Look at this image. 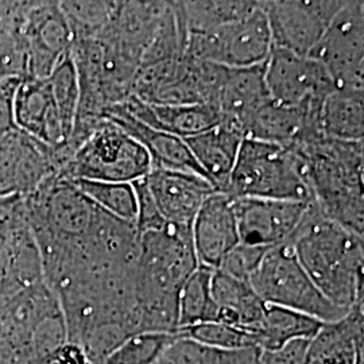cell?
<instances>
[{
  "mask_svg": "<svg viewBox=\"0 0 364 364\" xmlns=\"http://www.w3.org/2000/svg\"><path fill=\"white\" fill-rule=\"evenodd\" d=\"M287 243L331 302L347 311L363 304V236L326 219L312 201Z\"/></svg>",
  "mask_w": 364,
  "mask_h": 364,
  "instance_id": "cell-1",
  "label": "cell"
},
{
  "mask_svg": "<svg viewBox=\"0 0 364 364\" xmlns=\"http://www.w3.org/2000/svg\"><path fill=\"white\" fill-rule=\"evenodd\" d=\"M364 142L313 138L291 147L302 159L313 203L326 219L363 236Z\"/></svg>",
  "mask_w": 364,
  "mask_h": 364,
  "instance_id": "cell-2",
  "label": "cell"
},
{
  "mask_svg": "<svg viewBox=\"0 0 364 364\" xmlns=\"http://www.w3.org/2000/svg\"><path fill=\"white\" fill-rule=\"evenodd\" d=\"M231 198L313 201L301 156L279 144L245 138L227 189Z\"/></svg>",
  "mask_w": 364,
  "mask_h": 364,
  "instance_id": "cell-3",
  "label": "cell"
},
{
  "mask_svg": "<svg viewBox=\"0 0 364 364\" xmlns=\"http://www.w3.org/2000/svg\"><path fill=\"white\" fill-rule=\"evenodd\" d=\"M250 285L264 304L305 313L324 324L350 313L331 302L313 284L289 243L269 248Z\"/></svg>",
  "mask_w": 364,
  "mask_h": 364,
  "instance_id": "cell-4",
  "label": "cell"
},
{
  "mask_svg": "<svg viewBox=\"0 0 364 364\" xmlns=\"http://www.w3.org/2000/svg\"><path fill=\"white\" fill-rule=\"evenodd\" d=\"M153 169L142 144L114 123H105L80 144L58 173L65 180L124 182L144 178Z\"/></svg>",
  "mask_w": 364,
  "mask_h": 364,
  "instance_id": "cell-5",
  "label": "cell"
},
{
  "mask_svg": "<svg viewBox=\"0 0 364 364\" xmlns=\"http://www.w3.org/2000/svg\"><path fill=\"white\" fill-rule=\"evenodd\" d=\"M272 50V33L260 1L247 16L205 34L188 36L185 42V55L232 69L263 65Z\"/></svg>",
  "mask_w": 364,
  "mask_h": 364,
  "instance_id": "cell-6",
  "label": "cell"
},
{
  "mask_svg": "<svg viewBox=\"0 0 364 364\" xmlns=\"http://www.w3.org/2000/svg\"><path fill=\"white\" fill-rule=\"evenodd\" d=\"M308 57L326 68L336 90H364L363 1H346Z\"/></svg>",
  "mask_w": 364,
  "mask_h": 364,
  "instance_id": "cell-7",
  "label": "cell"
},
{
  "mask_svg": "<svg viewBox=\"0 0 364 364\" xmlns=\"http://www.w3.org/2000/svg\"><path fill=\"white\" fill-rule=\"evenodd\" d=\"M347 0H269L260 1L273 48L308 57L323 38Z\"/></svg>",
  "mask_w": 364,
  "mask_h": 364,
  "instance_id": "cell-8",
  "label": "cell"
},
{
  "mask_svg": "<svg viewBox=\"0 0 364 364\" xmlns=\"http://www.w3.org/2000/svg\"><path fill=\"white\" fill-rule=\"evenodd\" d=\"M54 176L49 147L16 127L0 135V198L28 197Z\"/></svg>",
  "mask_w": 364,
  "mask_h": 364,
  "instance_id": "cell-9",
  "label": "cell"
},
{
  "mask_svg": "<svg viewBox=\"0 0 364 364\" xmlns=\"http://www.w3.org/2000/svg\"><path fill=\"white\" fill-rule=\"evenodd\" d=\"M264 81L272 100L285 105L323 103L336 90L318 61L278 48L264 64Z\"/></svg>",
  "mask_w": 364,
  "mask_h": 364,
  "instance_id": "cell-10",
  "label": "cell"
},
{
  "mask_svg": "<svg viewBox=\"0 0 364 364\" xmlns=\"http://www.w3.org/2000/svg\"><path fill=\"white\" fill-rule=\"evenodd\" d=\"M312 201L232 198L240 243L272 248L287 243Z\"/></svg>",
  "mask_w": 364,
  "mask_h": 364,
  "instance_id": "cell-11",
  "label": "cell"
},
{
  "mask_svg": "<svg viewBox=\"0 0 364 364\" xmlns=\"http://www.w3.org/2000/svg\"><path fill=\"white\" fill-rule=\"evenodd\" d=\"M22 37L26 48V77H49L70 55L73 43L60 1H33Z\"/></svg>",
  "mask_w": 364,
  "mask_h": 364,
  "instance_id": "cell-12",
  "label": "cell"
},
{
  "mask_svg": "<svg viewBox=\"0 0 364 364\" xmlns=\"http://www.w3.org/2000/svg\"><path fill=\"white\" fill-rule=\"evenodd\" d=\"M14 124L53 151L55 166L70 141V132L61 119L49 80L22 78L14 95Z\"/></svg>",
  "mask_w": 364,
  "mask_h": 364,
  "instance_id": "cell-13",
  "label": "cell"
},
{
  "mask_svg": "<svg viewBox=\"0 0 364 364\" xmlns=\"http://www.w3.org/2000/svg\"><path fill=\"white\" fill-rule=\"evenodd\" d=\"M144 182L162 220L181 227H192L204 201L216 192L205 178L176 170L151 169Z\"/></svg>",
  "mask_w": 364,
  "mask_h": 364,
  "instance_id": "cell-14",
  "label": "cell"
},
{
  "mask_svg": "<svg viewBox=\"0 0 364 364\" xmlns=\"http://www.w3.org/2000/svg\"><path fill=\"white\" fill-rule=\"evenodd\" d=\"M192 239L198 264L218 270L227 254L240 243L230 196L215 192L204 201L192 224Z\"/></svg>",
  "mask_w": 364,
  "mask_h": 364,
  "instance_id": "cell-15",
  "label": "cell"
},
{
  "mask_svg": "<svg viewBox=\"0 0 364 364\" xmlns=\"http://www.w3.org/2000/svg\"><path fill=\"white\" fill-rule=\"evenodd\" d=\"M105 119L114 123L144 146L151 159L153 169L192 173L205 178L203 170L197 165L189 147L182 138L146 126L130 115L122 105H114L107 109Z\"/></svg>",
  "mask_w": 364,
  "mask_h": 364,
  "instance_id": "cell-16",
  "label": "cell"
},
{
  "mask_svg": "<svg viewBox=\"0 0 364 364\" xmlns=\"http://www.w3.org/2000/svg\"><path fill=\"white\" fill-rule=\"evenodd\" d=\"M264 64L243 69L224 68L213 105L223 124L232 126L243 134L248 119L270 100L264 81Z\"/></svg>",
  "mask_w": 364,
  "mask_h": 364,
  "instance_id": "cell-17",
  "label": "cell"
},
{
  "mask_svg": "<svg viewBox=\"0 0 364 364\" xmlns=\"http://www.w3.org/2000/svg\"><path fill=\"white\" fill-rule=\"evenodd\" d=\"M120 105L146 126L182 139L203 134L221 124L220 114L213 105H147L135 96H130Z\"/></svg>",
  "mask_w": 364,
  "mask_h": 364,
  "instance_id": "cell-18",
  "label": "cell"
},
{
  "mask_svg": "<svg viewBox=\"0 0 364 364\" xmlns=\"http://www.w3.org/2000/svg\"><path fill=\"white\" fill-rule=\"evenodd\" d=\"M243 139V134L237 129L221 123L183 141L207 181L210 182L216 192L224 193Z\"/></svg>",
  "mask_w": 364,
  "mask_h": 364,
  "instance_id": "cell-19",
  "label": "cell"
},
{
  "mask_svg": "<svg viewBox=\"0 0 364 364\" xmlns=\"http://www.w3.org/2000/svg\"><path fill=\"white\" fill-rule=\"evenodd\" d=\"M210 293L219 309V321L242 328L250 333L254 332L266 304L250 282L239 281L220 270H213Z\"/></svg>",
  "mask_w": 364,
  "mask_h": 364,
  "instance_id": "cell-20",
  "label": "cell"
},
{
  "mask_svg": "<svg viewBox=\"0 0 364 364\" xmlns=\"http://www.w3.org/2000/svg\"><path fill=\"white\" fill-rule=\"evenodd\" d=\"M259 1L197 0L173 1L174 13L185 36L205 34L236 22L257 10Z\"/></svg>",
  "mask_w": 364,
  "mask_h": 364,
  "instance_id": "cell-21",
  "label": "cell"
},
{
  "mask_svg": "<svg viewBox=\"0 0 364 364\" xmlns=\"http://www.w3.org/2000/svg\"><path fill=\"white\" fill-rule=\"evenodd\" d=\"M320 127L328 138L360 142L364 139V90H335L320 111Z\"/></svg>",
  "mask_w": 364,
  "mask_h": 364,
  "instance_id": "cell-22",
  "label": "cell"
},
{
  "mask_svg": "<svg viewBox=\"0 0 364 364\" xmlns=\"http://www.w3.org/2000/svg\"><path fill=\"white\" fill-rule=\"evenodd\" d=\"M323 324L305 313L266 304L252 335L260 351H269L297 338H313Z\"/></svg>",
  "mask_w": 364,
  "mask_h": 364,
  "instance_id": "cell-23",
  "label": "cell"
},
{
  "mask_svg": "<svg viewBox=\"0 0 364 364\" xmlns=\"http://www.w3.org/2000/svg\"><path fill=\"white\" fill-rule=\"evenodd\" d=\"M212 273V269L198 264L182 285L177 299V329L219 321V309L210 293Z\"/></svg>",
  "mask_w": 364,
  "mask_h": 364,
  "instance_id": "cell-24",
  "label": "cell"
},
{
  "mask_svg": "<svg viewBox=\"0 0 364 364\" xmlns=\"http://www.w3.org/2000/svg\"><path fill=\"white\" fill-rule=\"evenodd\" d=\"M182 338L180 331H142L126 338L103 364H154Z\"/></svg>",
  "mask_w": 364,
  "mask_h": 364,
  "instance_id": "cell-25",
  "label": "cell"
},
{
  "mask_svg": "<svg viewBox=\"0 0 364 364\" xmlns=\"http://www.w3.org/2000/svg\"><path fill=\"white\" fill-rule=\"evenodd\" d=\"M70 181V180H69ZM80 192L92 200L99 208L120 220L135 224L138 219V200L132 183L124 182L72 181Z\"/></svg>",
  "mask_w": 364,
  "mask_h": 364,
  "instance_id": "cell-26",
  "label": "cell"
},
{
  "mask_svg": "<svg viewBox=\"0 0 364 364\" xmlns=\"http://www.w3.org/2000/svg\"><path fill=\"white\" fill-rule=\"evenodd\" d=\"M117 1H60L73 41L96 38L117 10Z\"/></svg>",
  "mask_w": 364,
  "mask_h": 364,
  "instance_id": "cell-27",
  "label": "cell"
},
{
  "mask_svg": "<svg viewBox=\"0 0 364 364\" xmlns=\"http://www.w3.org/2000/svg\"><path fill=\"white\" fill-rule=\"evenodd\" d=\"M177 331L181 332L182 338L195 341L197 344L212 350H236L257 347V341L252 333L221 321L200 323L195 326L180 328Z\"/></svg>",
  "mask_w": 364,
  "mask_h": 364,
  "instance_id": "cell-28",
  "label": "cell"
},
{
  "mask_svg": "<svg viewBox=\"0 0 364 364\" xmlns=\"http://www.w3.org/2000/svg\"><path fill=\"white\" fill-rule=\"evenodd\" d=\"M53 97L58 112L65 124L66 129L73 132L75 122L77 115L78 107V81L76 68L72 61V57H66L65 60L53 70L52 75L48 77ZM72 138V136H70Z\"/></svg>",
  "mask_w": 364,
  "mask_h": 364,
  "instance_id": "cell-29",
  "label": "cell"
},
{
  "mask_svg": "<svg viewBox=\"0 0 364 364\" xmlns=\"http://www.w3.org/2000/svg\"><path fill=\"white\" fill-rule=\"evenodd\" d=\"M267 251L269 248L239 243L227 254L218 270L239 281L250 282L251 275L255 273Z\"/></svg>",
  "mask_w": 364,
  "mask_h": 364,
  "instance_id": "cell-30",
  "label": "cell"
},
{
  "mask_svg": "<svg viewBox=\"0 0 364 364\" xmlns=\"http://www.w3.org/2000/svg\"><path fill=\"white\" fill-rule=\"evenodd\" d=\"M312 338H297L279 348L260 351L258 364H308Z\"/></svg>",
  "mask_w": 364,
  "mask_h": 364,
  "instance_id": "cell-31",
  "label": "cell"
},
{
  "mask_svg": "<svg viewBox=\"0 0 364 364\" xmlns=\"http://www.w3.org/2000/svg\"><path fill=\"white\" fill-rule=\"evenodd\" d=\"M363 343L309 356L308 364H362Z\"/></svg>",
  "mask_w": 364,
  "mask_h": 364,
  "instance_id": "cell-32",
  "label": "cell"
},
{
  "mask_svg": "<svg viewBox=\"0 0 364 364\" xmlns=\"http://www.w3.org/2000/svg\"><path fill=\"white\" fill-rule=\"evenodd\" d=\"M22 78L0 81V135L15 127L13 117L14 95Z\"/></svg>",
  "mask_w": 364,
  "mask_h": 364,
  "instance_id": "cell-33",
  "label": "cell"
},
{
  "mask_svg": "<svg viewBox=\"0 0 364 364\" xmlns=\"http://www.w3.org/2000/svg\"><path fill=\"white\" fill-rule=\"evenodd\" d=\"M260 348L246 347L236 350H212L209 364H258Z\"/></svg>",
  "mask_w": 364,
  "mask_h": 364,
  "instance_id": "cell-34",
  "label": "cell"
},
{
  "mask_svg": "<svg viewBox=\"0 0 364 364\" xmlns=\"http://www.w3.org/2000/svg\"><path fill=\"white\" fill-rule=\"evenodd\" d=\"M154 364H170L169 359H168V356H166V353H165V356L164 358H161L156 363Z\"/></svg>",
  "mask_w": 364,
  "mask_h": 364,
  "instance_id": "cell-35",
  "label": "cell"
}]
</instances>
